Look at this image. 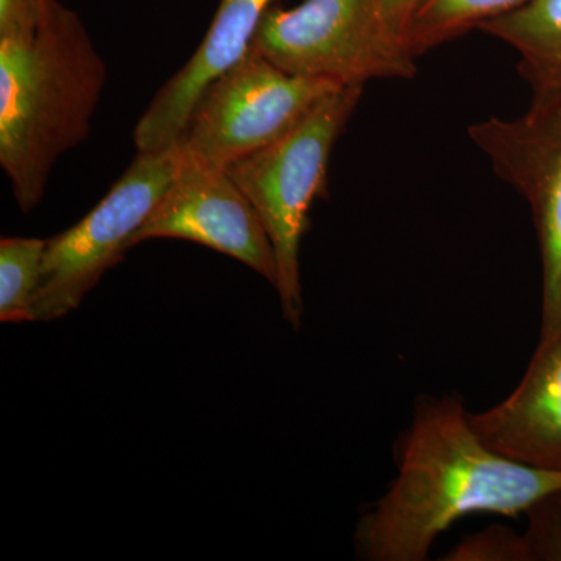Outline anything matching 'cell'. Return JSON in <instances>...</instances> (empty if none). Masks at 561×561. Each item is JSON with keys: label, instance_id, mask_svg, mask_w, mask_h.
Instances as JSON below:
<instances>
[{"label": "cell", "instance_id": "obj_11", "mask_svg": "<svg viewBox=\"0 0 561 561\" xmlns=\"http://www.w3.org/2000/svg\"><path fill=\"white\" fill-rule=\"evenodd\" d=\"M479 31L516 51L519 73L534 94L561 91V0H529Z\"/></svg>", "mask_w": 561, "mask_h": 561}, {"label": "cell", "instance_id": "obj_15", "mask_svg": "<svg viewBox=\"0 0 561 561\" xmlns=\"http://www.w3.org/2000/svg\"><path fill=\"white\" fill-rule=\"evenodd\" d=\"M49 0H0V39L32 38Z\"/></svg>", "mask_w": 561, "mask_h": 561}, {"label": "cell", "instance_id": "obj_2", "mask_svg": "<svg viewBox=\"0 0 561 561\" xmlns=\"http://www.w3.org/2000/svg\"><path fill=\"white\" fill-rule=\"evenodd\" d=\"M106 76L83 21L58 0L32 38L0 39V165L22 213L43 201L62 154L90 136Z\"/></svg>", "mask_w": 561, "mask_h": 561}, {"label": "cell", "instance_id": "obj_9", "mask_svg": "<svg viewBox=\"0 0 561 561\" xmlns=\"http://www.w3.org/2000/svg\"><path fill=\"white\" fill-rule=\"evenodd\" d=\"M273 0H220L198 49L151 99L133 131L138 151L180 142L198 99L217 77L245 57Z\"/></svg>", "mask_w": 561, "mask_h": 561}, {"label": "cell", "instance_id": "obj_3", "mask_svg": "<svg viewBox=\"0 0 561 561\" xmlns=\"http://www.w3.org/2000/svg\"><path fill=\"white\" fill-rule=\"evenodd\" d=\"M364 87L331 92L286 136L228 168L260 214L275 250L280 309L294 330L305 301L300 247L313 202L327 192L332 149L359 105Z\"/></svg>", "mask_w": 561, "mask_h": 561}, {"label": "cell", "instance_id": "obj_4", "mask_svg": "<svg viewBox=\"0 0 561 561\" xmlns=\"http://www.w3.org/2000/svg\"><path fill=\"white\" fill-rule=\"evenodd\" d=\"M251 49L291 76L365 87L375 80H412L416 57L390 24L381 0H302L272 5Z\"/></svg>", "mask_w": 561, "mask_h": 561}, {"label": "cell", "instance_id": "obj_1", "mask_svg": "<svg viewBox=\"0 0 561 561\" xmlns=\"http://www.w3.org/2000/svg\"><path fill=\"white\" fill-rule=\"evenodd\" d=\"M561 493V471L493 451L457 397H423L398 451V476L357 524L370 561H423L435 540L472 513L515 516Z\"/></svg>", "mask_w": 561, "mask_h": 561}, {"label": "cell", "instance_id": "obj_8", "mask_svg": "<svg viewBox=\"0 0 561 561\" xmlns=\"http://www.w3.org/2000/svg\"><path fill=\"white\" fill-rule=\"evenodd\" d=\"M151 239L201 243L242 262L273 286L278 278L271 236L249 197L228 169L209 168L186 151L175 179L135 236L133 247Z\"/></svg>", "mask_w": 561, "mask_h": 561}, {"label": "cell", "instance_id": "obj_7", "mask_svg": "<svg viewBox=\"0 0 561 561\" xmlns=\"http://www.w3.org/2000/svg\"><path fill=\"white\" fill-rule=\"evenodd\" d=\"M491 169L529 205L540 247V342L561 335V91L534 94L522 116L468 127Z\"/></svg>", "mask_w": 561, "mask_h": 561}, {"label": "cell", "instance_id": "obj_12", "mask_svg": "<svg viewBox=\"0 0 561 561\" xmlns=\"http://www.w3.org/2000/svg\"><path fill=\"white\" fill-rule=\"evenodd\" d=\"M529 0H420L405 43L416 58Z\"/></svg>", "mask_w": 561, "mask_h": 561}, {"label": "cell", "instance_id": "obj_13", "mask_svg": "<svg viewBox=\"0 0 561 561\" xmlns=\"http://www.w3.org/2000/svg\"><path fill=\"white\" fill-rule=\"evenodd\" d=\"M46 243L35 238L0 241V320L3 323L31 321Z\"/></svg>", "mask_w": 561, "mask_h": 561}, {"label": "cell", "instance_id": "obj_6", "mask_svg": "<svg viewBox=\"0 0 561 561\" xmlns=\"http://www.w3.org/2000/svg\"><path fill=\"white\" fill-rule=\"evenodd\" d=\"M341 88L284 72L250 47L203 92L181 144L195 161L228 169L294 130Z\"/></svg>", "mask_w": 561, "mask_h": 561}, {"label": "cell", "instance_id": "obj_5", "mask_svg": "<svg viewBox=\"0 0 561 561\" xmlns=\"http://www.w3.org/2000/svg\"><path fill=\"white\" fill-rule=\"evenodd\" d=\"M183 157L181 140L165 149L138 151L108 194L79 224L47 241L31 321L61 319L79 308L131 249L135 236L175 179Z\"/></svg>", "mask_w": 561, "mask_h": 561}, {"label": "cell", "instance_id": "obj_14", "mask_svg": "<svg viewBox=\"0 0 561 561\" xmlns=\"http://www.w3.org/2000/svg\"><path fill=\"white\" fill-rule=\"evenodd\" d=\"M451 560H529L523 537L505 529H490L461 542Z\"/></svg>", "mask_w": 561, "mask_h": 561}, {"label": "cell", "instance_id": "obj_10", "mask_svg": "<svg viewBox=\"0 0 561 561\" xmlns=\"http://www.w3.org/2000/svg\"><path fill=\"white\" fill-rule=\"evenodd\" d=\"M472 427L493 451L529 467L561 471V335L538 342L511 397L481 413Z\"/></svg>", "mask_w": 561, "mask_h": 561}, {"label": "cell", "instance_id": "obj_16", "mask_svg": "<svg viewBox=\"0 0 561 561\" xmlns=\"http://www.w3.org/2000/svg\"><path fill=\"white\" fill-rule=\"evenodd\" d=\"M381 2L390 24L405 39V31H408L409 22H411L420 0H381Z\"/></svg>", "mask_w": 561, "mask_h": 561}]
</instances>
